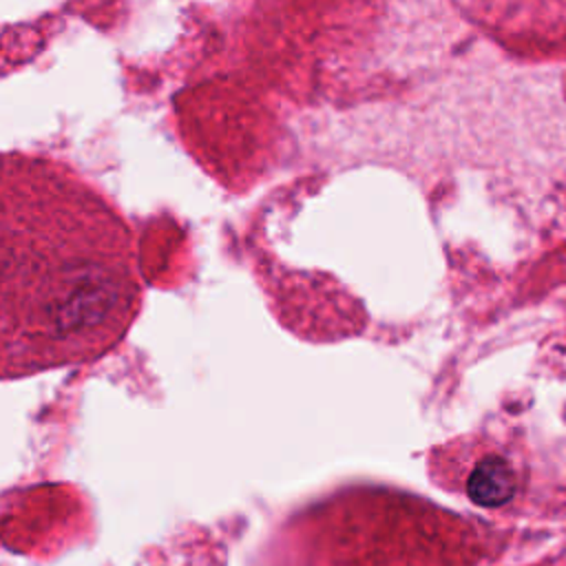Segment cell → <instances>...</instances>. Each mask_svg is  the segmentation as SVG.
<instances>
[{
  "label": "cell",
  "mask_w": 566,
  "mask_h": 566,
  "mask_svg": "<svg viewBox=\"0 0 566 566\" xmlns=\"http://www.w3.org/2000/svg\"><path fill=\"white\" fill-rule=\"evenodd\" d=\"M515 473L511 464L500 455H484L480 462L473 464L467 493L480 506H502L515 493Z\"/></svg>",
  "instance_id": "obj_2"
},
{
  "label": "cell",
  "mask_w": 566,
  "mask_h": 566,
  "mask_svg": "<svg viewBox=\"0 0 566 566\" xmlns=\"http://www.w3.org/2000/svg\"><path fill=\"white\" fill-rule=\"evenodd\" d=\"M139 283L122 221L71 184L4 186L2 374L88 360L133 318Z\"/></svg>",
  "instance_id": "obj_1"
}]
</instances>
